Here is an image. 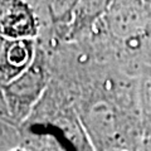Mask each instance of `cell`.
I'll list each match as a JSON object with an SVG mask.
<instances>
[{
  "instance_id": "obj_8",
  "label": "cell",
  "mask_w": 151,
  "mask_h": 151,
  "mask_svg": "<svg viewBox=\"0 0 151 151\" xmlns=\"http://www.w3.org/2000/svg\"><path fill=\"white\" fill-rule=\"evenodd\" d=\"M13 151H27V150H24V149H15V150H13Z\"/></svg>"
},
{
  "instance_id": "obj_4",
  "label": "cell",
  "mask_w": 151,
  "mask_h": 151,
  "mask_svg": "<svg viewBox=\"0 0 151 151\" xmlns=\"http://www.w3.org/2000/svg\"><path fill=\"white\" fill-rule=\"evenodd\" d=\"M0 9V38L38 39L40 20L33 1L3 0Z\"/></svg>"
},
{
  "instance_id": "obj_1",
  "label": "cell",
  "mask_w": 151,
  "mask_h": 151,
  "mask_svg": "<svg viewBox=\"0 0 151 151\" xmlns=\"http://www.w3.org/2000/svg\"><path fill=\"white\" fill-rule=\"evenodd\" d=\"M45 49L52 79L68 93L94 151H139L145 144L140 77L96 58L84 42Z\"/></svg>"
},
{
  "instance_id": "obj_2",
  "label": "cell",
  "mask_w": 151,
  "mask_h": 151,
  "mask_svg": "<svg viewBox=\"0 0 151 151\" xmlns=\"http://www.w3.org/2000/svg\"><path fill=\"white\" fill-rule=\"evenodd\" d=\"M19 134V149L27 151H94L72 100L54 79Z\"/></svg>"
},
{
  "instance_id": "obj_3",
  "label": "cell",
  "mask_w": 151,
  "mask_h": 151,
  "mask_svg": "<svg viewBox=\"0 0 151 151\" xmlns=\"http://www.w3.org/2000/svg\"><path fill=\"white\" fill-rule=\"evenodd\" d=\"M34 62L13 82L1 86L0 120L20 126L40 101L52 82L50 55L37 42Z\"/></svg>"
},
{
  "instance_id": "obj_5",
  "label": "cell",
  "mask_w": 151,
  "mask_h": 151,
  "mask_svg": "<svg viewBox=\"0 0 151 151\" xmlns=\"http://www.w3.org/2000/svg\"><path fill=\"white\" fill-rule=\"evenodd\" d=\"M37 40L0 38V86L13 82L34 62Z\"/></svg>"
},
{
  "instance_id": "obj_6",
  "label": "cell",
  "mask_w": 151,
  "mask_h": 151,
  "mask_svg": "<svg viewBox=\"0 0 151 151\" xmlns=\"http://www.w3.org/2000/svg\"><path fill=\"white\" fill-rule=\"evenodd\" d=\"M144 134H145V142H151V121L146 122L144 125Z\"/></svg>"
},
{
  "instance_id": "obj_7",
  "label": "cell",
  "mask_w": 151,
  "mask_h": 151,
  "mask_svg": "<svg viewBox=\"0 0 151 151\" xmlns=\"http://www.w3.org/2000/svg\"><path fill=\"white\" fill-rule=\"evenodd\" d=\"M139 151H151V142H145L139 149Z\"/></svg>"
}]
</instances>
